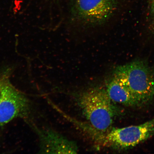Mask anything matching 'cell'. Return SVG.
Listing matches in <instances>:
<instances>
[{
    "mask_svg": "<svg viewBox=\"0 0 154 154\" xmlns=\"http://www.w3.org/2000/svg\"><path fill=\"white\" fill-rule=\"evenodd\" d=\"M106 90L92 88L80 95L79 103L87 119L94 130L101 135L111 129L113 120L118 114Z\"/></svg>",
    "mask_w": 154,
    "mask_h": 154,
    "instance_id": "cell-1",
    "label": "cell"
},
{
    "mask_svg": "<svg viewBox=\"0 0 154 154\" xmlns=\"http://www.w3.org/2000/svg\"><path fill=\"white\" fill-rule=\"evenodd\" d=\"M113 75L128 88L143 105L154 101V69L137 60L116 67Z\"/></svg>",
    "mask_w": 154,
    "mask_h": 154,
    "instance_id": "cell-2",
    "label": "cell"
},
{
    "mask_svg": "<svg viewBox=\"0 0 154 154\" xmlns=\"http://www.w3.org/2000/svg\"><path fill=\"white\" fill-rule=\"evenodd\" d=\"M9 69L0 72V128L14 119L26 118L30 112L29 101L9 79Z\"/></svg>",
    "mask_w": 154,
    "mask_h": 154,
    "instance_id": "cell-3",
    "label": "cell"
},
{
    "mask_svg": "<svg viewBox=\"0 0 154 154\" xmlns=\"http://www.w3.org/2000/svg\"><path fill=\"white\" fill-rule=\"evenodd\" d=\"M154 136V117L141 124L112 128L101 137L103 145L119 151L132 149Z\"/></svg>",
    "mask_w": 154,
    "mask_h": 154,
    "instance_id": "cell-4",
    "label": "cell"
},
{
    "mask_svg": "<svg viewBox=\"0 0 154 154\" xmlns=\"http://www.w3.org/2000/svg\"><path fill=\"white\" fill-rule=\"evenodd\" d=\"M116 5L115 0H76L73 20L88 27L100 26L110 18Z\"/></svg>",
    "mask_w": 154,
    "mask_h": 154,
    "instance_id": "cell-5",
    "label": "cell"
},
{
    "mask_svg": "<svg viewBox=\"0 0 154 154\" xmlns=\"http://www.w3.org/2000/svg\"><path fill=\"white\" fill-rule=\"evenodd\" d=\"M40 151L43 153H77L75 143L52 130L38 131Z\"/></svg>",
    "mask_w": 154,
    "mask_h": 154,
    "instance_id": "cell-6",
    "label": "cell"
},
{
    "mask_svg": "<svg viewBox=\"0 0 154 154\" xmlns=\"http://www.w3.org/2000/svg\"><path fill=\"white\" fill-rule=\"evenodd\" d=\"M106 90L113 102L128 107L143 106L128 87L113 75L108 84Z\"/></svg>",
    "mask_w": 154,
    "mask_h": 154,
    "instance_id": "cell-7",
    "label": "cell"
},
{
    "mask_svg": "<svg viewBox=\"0 0 154 154\" xmlns=\"http://www.w3.org/2000/svg\"><path fill=\"white\" fill-rule=\"evenodd\" d=\"M151 9L152 13L154 17V0H151Z\"/></svg>",
    "mask_w": 154,
    "mask_h": 154,
    "instance_id": "cell-8",
    "label": "cell"
}]
</instances>
